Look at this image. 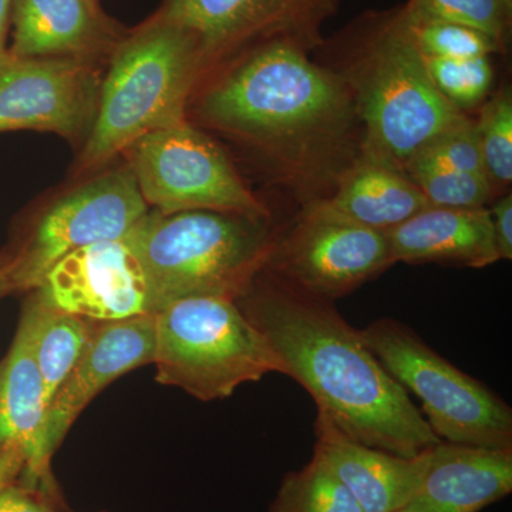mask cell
Wrapping results in <instances>:
<instances>
[{
	"instance_id": "cell-14",
	"label": "cell",
	"mask_w": 512,
	"mask_h": 512,
	"mask_svg": "<svg viewBox=\"0 0 512 512\" xmlns=\"http://www.w3.org/2000/svg\"><path fill=\"white\" fill-rule=\"evenodd\" d=\"M156 357V313L93 322L79 360L57 390L47 409L42 458L50 468L74 421L94 397L119 377L153 365Z\"/></svg>"
},
{
	"instance_id": "cell-6",
	"label": "cell",
	"mask_w": 512,
	"mask_h": 512,
	"mask_svg": "<svg viewBox=\"0 0 512 512\" xmlns=\"http://www.w3.org/2000/svg\"><path fill=\"white\" fill-rule=\"evenodd\" d=\"M156 380L201 400H224L241 384L281 373L268 340L238 303L180 299L156 313Z\"/></svg>"
},
{
	"instance_id": "cell-12",
	"label": "cell",
	"mask_w": 512,
	"mask_h": 512,
	"mask_svg": "<svg viewBox=\"0 0 512 512\" xmlns=\"http://www.w3.org/2000/svg\"><path fill=\"white\" fill-rule=\"evenodd\" d=\"M103 64L0 55V133L35 130L86 141L99 106Z\"/></svg>"
},
{
	"instance_id": "cell-27",
	"label": "cell",
	"mask_w": 512,
	"mask_h": 512,
	"mask_svg": "<svg viewBox=\"0 0 512 512\" xmlns=\"http://www.w3.org/2000/svg\"><path fill=\"white\" fill-rule=\"evenodd\" d=\"M406 20L414 43L426 59H474L504 53L493 37L480 30L450 22Z\"/></svg>"
},
{
	"instance_id": "cell-4",
	"label": "cell",
	"mask_w": 512,
	"mask_h": 512,
	"mask_svg": "<svg viewBox=\"0 0 512 512\" xmlns=\"http://www.w3.org/2000/svg\"><path fill=\"white\" fill-rule=\"evenodd\" d=\"M278 238L271 217L150 210L123 239L143 266L150 313H157L198 296L237 302L264 271Z\"/></svg>"
},
{
	"instance_id": "cell-3",
	"label": "cell",
	"mask_w": 512,
	"mask_h": 512,
	"mask_svg": "<svg viewBox=\"0 0 512 512\" xmlns=\"http://www.w3.org/2000/svg\"><path fill=\"white\" fill-rule=\"evenodd\" d=\"M323 66L342 80L363 128L362 150L397 167L466 121L439 93L402 6L370 10L323 42Z\"/></svg>"
},
{
	"instance_id": "cell-5",
	"label": "cell",
	"mask_w": 512,
	"mask_h": 512,
	"mask_svg": "<svg viewBox=\"0 0 512 512\" xmlns=\"http://www.w3.org/2000/svg\"><path fill=\"white\" fill-rule=\"evenodd\" d=\"M107 64L80 173L103 167L148 133L187 121L188 104L208 76L197 37L158 15L128 30Z\"/></svg>"
},
{
	"instance_id": "cell-19",
	"label": "cell",
	"mask_w": 512,
	"mask_h": 512,
	"mask_svg": "<svg viewBox=\"0 0 512 512\" xmlns=\"http://www.w3.org/2000/svg\"><path fill=\"white\" fill-rule=\"evenodd\" d=\"M394 264H450L485 268L500 261L490 211L427 207L386 232Z\"/></svg>"
},
{
	"instance_id": "cell-26",
	"label": "cell",
	"mask_w": 512,
	"mask_h": 512,
	"mask_svg": "<svg viewBox=\"0 0 512 512\" xmlns=\"http://www.w3.org/2000/svg\"><path fill=\"white\" fill-rule=\"evenodd\" d=\"M434 86L458 111L480 109L493 93L494 67L491 57L474 59H426Z\"/></svg>"
},
{
	"instance_id": "cell-16",
	"label": "cell",
	"mask_w": 512,
	"mask_h": 512,
	"mask_svg": "<svg viewBox=\"0 0 512 512\" xmlns=\"http://www.w3.org/2000/svg\"><path fill=\"white\" fill-rule=\"evenodd\" d=\"M12 46L20 57L109 63L128 30L96 0H13Z\"/></svg>"
},
{
	"instance_id": "cell-17",
	"label": "cell",
	"mask_w": 512,
	"mask_h": 512,
	"mask_svg": "<svg viewBox=\"0 0 512 512\" xmlns=\"http://www.w3.org/2000/svg\"><path fill=\"white\" fill-rule=\"evenodd\" d=\"M313 456L342 481L363 512H399L423 480L430 450L402 457L356 443L325 416L315 421Z\"/></svg>"
},
{
	"instance_id": "cell-18",
	"label": "cell",
	"mask_w": 512,
	"mask_h": 512,
	"mask_svg": "<svg viewBox=\"0 0 512 512\" xmlns=\"http://www.w3.org/2000/svg\"><path fill=\"white\" fill-rule=\"evenodd\" d=\"M512 491V448H431L423 480L404 512H480Z\"/></svg>"
},
{
	"instance_id": "cell-13",
	"label": "cell",
	"mask_w": 512,
	"mask_h": 512,
	"mask_svg": "<svg viewBox=\"0 0 512 512\" xmlns=\"http://www.w3.org/2000/svg\"><path fill=\"white\" fill-rule=\"evenodd\" d=\"M32 292L56 311L93 322L150 313L143 266L124 239L64 256Z\"/></svg>"
},
{
	"instance_id": "cell-28",
	"label": "cell",
	"mask_w": 512,
	"mask_h": 512,
	"mask_svg": "<svg viewBox=\"0 0 512 512\" xmlns=\"http://www.w3.org/2000/svg\"><path fill=\"white\" fill-rule=\"evenodd\" d=\"M413 158L466 173L487 175L478 143L476 123L471 116L431 141L429 146L424 147Z\"/></svg>"
},
{
	"instance_id": "cell-24",
	"label": "cell",
	"mask_w": 512,
	"mask_h": 512,
	"mask_svg": "<svg viewBox=\"0 0 512 512\" xmlns=\"http://www.w3.org/2000/svg\"><path fill=\"white\" fill-rule=\"evenodd\" d=\"M430 207L477 210L487 208L495 192L487 175L466 173L413 158L404 167Z\"/></svg>"
},
{
	"instance_id": "cell-7",
	"label": "cell",
	"mask_w": 512,
	"mask_h": 512,
	"mask_svg": "<svg viewBox=\"0 0 512 512\" xmlns=\"http://www.w3.org/2000/svg\"><path fill=\"white\" fill-rule=\"evenodd\" d=\"M380 365L407 393L444 443L512 448V410L474 377L434 352L404 323L379 319L360 330Z\"/></svg>"
},
{
	"instance_id": "cell-22",
	"label": "cell",
	"mask_w": 512,
	"mask_h": 512,
	"mask_svg": "<svg viewBox=\"0 0 512 512\" xmlns=\"http://www.w3.org/2000/svg\"><path fill=\"white\" fill-rule=\"evenodd\" d=\"M269 512H363L355 497L315 456L286 474Z\"/></svg>"
},
{
	"instance_id": "cell-23",
	"label": "cell",
	"mask_w": 512,
	"mask_h": 512,
	"mask_svg": "<svg viewBox=\"0 0 512 512\" xmlns=\"http://www.w3.org/2000/svg\"><path fill=\"white\" fill-rule=\"evenodd\" d=\"M402 9L412 22H450L480 30L504 53L511 42L512 0H407Z\"/></svg>"
},
{
	"instance_id": "cell-33",
	"label": "cell",
	"mask_w": 512,
	"mask_h": 512,
	"mask_svg": "<svg viewBox=\"0 0 512 512\" xmlns=\"http://www.w3.org/2000/svg\"><path fill=\"white\" fill-rule=\"evenodd\" d=\"M399 512H404V511H399Z\"/></svg>"
},
{
	"instance_id": "cell-9",
	"label": "cell",
	"mask_w": 512,
	"mask_h": 512,
	"mask_svg": "<svg viewBox=\"0 0 512 512\" xmlns=\"http://www.w3.org/2000/svg\"><path fill=\"white\" fill-rule=\"evenodd\" d=\"M392 265L384 232L353 221L323 198L302 205L262 272L293 291L333 302Z\"/></svg>"
},
{
	"instance_id": "cell-29",
	"label": "cell",
	"mask_w": 512,
	"mask_h": 512,
	"mask_svg": "<svg viewBox=\"0 0 512 512\" xmlns=\"http://www.w3.org/2000/svg\"><path fill=\"white\" fill-rule=\"evenodd\" d=\"M59 494L23 484H10L0 490V512H62Z\"/></svg>"
},
{
	"instance_id": "cell-30",
	"label": "cell",
	"mask_w": 512,
	"mask_h": 512,
	"mask_svg": "<svg viewBox=\"0 0 512 512\" xmlns=\"http://www.w3.org/2000/svg\"><path fill=\"white\" fill-rule=\"evenodd\" d=\"M490 211L491 231L498 258L511 261L512 259V194L510 191L501 194L497 200L491 201Z\"/></svg>"
},
{
	"instance_id": "cell-1",
	"label": "cell",
	"mask_w": 512,
	"mask_h": 512,
	"mask_svg": "<svg viewBox=\"0 0 512 512\" xmlns=\"http://www.w3.org/2000/svg\"><path fill=\"white\" fill-rule=\"evenodd\" d=\"M311 55L254 47L212 72L194 104L200 123L258 154L302 205L329 198L363 144L349 90Z\"/></svg>"
},
{
	"instance_id": "cell-31",
	"label": "cell",
	"mask_w": 512,
	"mask_h": 512,
	"mask_svg": "<svg viewBox=\"0 0 512 512\" xmlns=\"http://www.w3.org/2000/svg\"><path fill=\"white\" fill-rule=\"evenodd\" d=\"M13 0H0V55L6 50V36L10 25V15H12Z\"/></svg>"
},
{
	"instance_id": "cell-2",
	"label": "cell",
	"mask_w": 512,
	"mask_h": 512,
	"mask_svg": "<svg viewBox=\"0 0 512 512\" xmlns=\"http://www.w3.org/2000/svg\"><path fill=\"white\" fill-rule=\"evenodd\" d=\"M237 303L268 340L282 375L305 387L318 413L350 439L402 457L441 443L333 302L293 291L261 272Z\"/></svg>"
},
{
	"instance_id": "cell-11",
	"label": "cell",
	"mask_w": 512,
	"mask_h": 512,
	"mask_svg": "<svg viewBox=\"0 0 512 512\" xmlns=\"http://www.w3.org/2000/svg\"><path fill=\"white\" fill-rule=\"evenodd\" d=\"M340 0H164L156 13L190 30L200 42L208 74L268 43L315 53Z\"/></svg>"
},
{
	"instance_id": "cell-10",
	"label": "cell",
	"mask_w": 512,
	"mask_h": 512,
	"mask_svg": "<svg viewBox=\"0 0 512 512\" xmlns=\"http://www.w3.org/2000/svg\"><path fill=\"white\" fill-rule=\"evenodd\" d=\"M150 210L128 165L103 171L40 212L15 255L0 264L15 292L35 291L64 256L123 239Z\"/></svg>"
},
{
	"instance_id": "cell-32",
	"label": "cell",
	"mask_w": 512,
	"mask_h": 512,
	"mask_svg": "<svg viewBox=\"0 0 512 512\" xmlns=\"http://www.w3.org/2000/svg\"><path fill=\"white\" fill-rule=\"evenodd\" d=\"M12 292H15V289H13L12 282H10L8 272L0 264V299L5 298L6 295Z\"/></svg>"
},
{
	"instance_id": "cell-8",
	"label": "cell",
	"mask_w": 512,
	"mask_h": 512,
	"mask_svg": "<svg viewBox=\"0 0 512 512\" xmlns=\"http://www.w3.org/2000/svg\"><path fill=\"white\" fill-rule=\"evenodd\" d=\"M123 154L144 201L160 214L217 211L271 217L225 151L188 121L138 138Z\"/></svg>"
},
{
	"instance_id": "cell-25",
	"label": "cell",
	"mask_w": 512,
	"mask_h": 512,
	"mask_svg": "<svg viewBox=\"0 0 512 512\" xmlns=\"http://www.w3.org/2000/svg\"><path fill=\"white\" fill-rule=\"evenodd\" d=\"M476 123L485 173L494 192H507L512 181V93L503 84L480 107Z\"/></svg>"
},
{
	"instance_id": "cell-20",
	"label": "cell",
	"mask_w": 512,
	"mask_h": 512,
	"mask_svg": "<svg viewBox=\"0 0 512 512\" xmlns=\"http://www.w3.org/2000/svg\"><path fill=\"white\" fill-rule=\"evenodd\" d=\"M336 210L376 231H392L430 207L403 168L360 151L328 198Z\"/></svg>"
},
{
	"instance_id": "cell-15",
	"label": "cell",
	"mask_w": 512,
	"mask_h": 512,
	"mask_svg": "<svg viewBox=\"0 0 512 512\" xmlns=\"http://www.w3.org/2000/svg\"><path fill=\"white\" fill-rule=\"evenodd\" d=\"M46 412L28 328L20 320L12 348L0 363V490L22 476L23 485L59 494L42 458Z\"/></svg>"
},
{
	"instance_id": "cell-21",
	"label": "cell",
	"mask_w": 512,
	"mask_h": 512,
	"mask_svg": "<svg viewBox=\"0 0 512 512\" xmlns=\"http://www.w3.org/2000/svg\"><path fill=\"white\" fill-rule=\"evenodd\" d=\"M20 320L28 328L30 348L42 379L46 409H49L57 390L82 355L93 320L56 311L33 292Z\"/></svg>"
}]
</instances>
